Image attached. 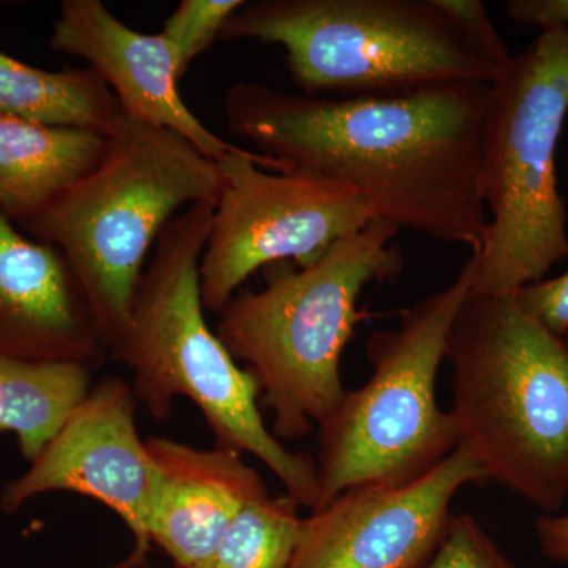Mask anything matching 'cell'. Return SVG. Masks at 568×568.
Here are the masks:
<instances>
[{
  "mask_svg": "<svg viewBox=\"0 0 568 568\" xmlns=\"http://www.w3.org/2000/svg\"><path fill=\"white\" fill-rule=\"evenodd\" d=\"M504 13L510 21L541 31L568 29V0H508Z\"/></svg>",
  "mask_w": 568,
  "mask_h": 568,
  "instance_id": "603a6c76",
  "label": "cell"
},
{
  "mask_svg": "<svg viewBox=\"0 0 568 568\" xmlns=\"http://www.w3.org/2000/svg\"><path fill=\"white\" fill-rule=\"evenodd\" d=\"M567 118L568 29L541 31L489 84L481 194L491 219L473 294L510 297L568 260L556 170Z\"/></svg>",
  "mask_w": 568,
  "mask_h": 568,
  "instance_id": "8992f818",
  "label": "cell"
},
{
  "mask_svg": "<svg viewBox=\"0 0 568 568\" xmlns=\"http://www.w3.org/2000/svg\"><path fill=\"white\" fill-rule=\"evenodd\" d=\"M215 203H196L163 227L141 276L129 325L110 355L132 369L138 403L156 420L179 396L192 399L215 447L264 463L298 506L320 500L316 459L291 452L264 424L256 377L241 368L209 327L200 291V261Z\"/></svg>",
  "mask_w": 568,
  "mask_h": 568,
  "instance_id": "7a4b0ae2",
  "label": "cell"
},
{
  "mask_svg": "<svg viewBox=\"0 0 568 568\" xmlns=\"http://www.w3.org/2000/svg\"><path fill=\"white\" fill-rule=\"evenodd\" d=\"M452 418L488 481L559 514L568 499V343L510 297L470 294L448 336Z\"/></svg>",
  "mask_w": 568,
  "mask_h": 568,
  "instance_id": "3957f363",
  "label": "cell"
},
{
  "mask_svg": "<svg viewBox=\"0 0 568 568\" xmlns=\"http://www.w3.org/2000/svg\"><path fill=\"white\" fill-rule=\"evenodd\" d=\"M136 406L132 384L104 377L29 469L7 485L0 508L14 514L33 497L54 491L91 497L132 532V556L119 568L144 567L159 470L138 432Z\"/></svg>",
  "mask_w": 568,
  "mask_h": 568,
  "instance_id": "30bf717a",
  "label": "cell"
},
{
  "mask_svg": "<svg viewBox=\"0 0 568 568\" xmlns=\"http://www.w3.org/2000/svg\"><path fill=\"white\" fill-rule=\"evenodd\" d=\"M92 373L84 365L0 357V433L17 436L29 463L91 394Z\"/></svg>",
  "mask_w": 568,
  "mask_h": 568,
  "instance_id": "e0dca14e",
  "label": "cell"
},
{
  "mask_svg": "<svg viewBox=\"0 0 568 568\" xmlns=\"http://www.w3.org/2000/svg\"><path fill=\"white\" fill-rule=\"evenodd\" d=\"M477 267L470 254L446 290L418 301L398 327L369 336L372 377L346 390L320 424L316 508L347 489L413 484L459 446L454 418L437 406L436 377L447 361L452 327L473 294Z\"/></svg>",
  "mask_w": 568,
  "mask_h": 568,
  "instance_id": "ba28073f",
  "label": "cell"
},
{
  "mask_svg": "<svg viewBox=\"0 0 568 568\" xmlns=\"http://www.w3.org/2000/svg\"><path fill=\"white\" fill-rule=\"evenodd\" d=\"M489 84L444 82L402 95H295L237 82L224 95L235 136L293 170L351 186L375 219L478 256Z\"/></svg>",
  "mask_w": 568,
  "mask_h": 568,
  "instance_id": "6da1fadb",
  "label": "cell"
},
{
  "mask_svg": "<svg viewBox=\"0 0 568 568\" xmlns=\"http://www.w3.org/2000/svg\"><path fill=\"white\" fill-rule=\"evenodd\" d=\"M108 138L95 170L17 226L65 254L110 353L163 227L190 205L216 204L223 178L178 133L130 115Z\"/></svg>",
  "mask_w": 568,
  "mask_h": 568,
  "instance_id": "277c9868",
  "label": "cell"
},
{
  "mask_svg": "<svg viewBox=\"0 0 568 568\" xmlns=\"http://www.w3.org/2000/svg\"><path fill=\"white\" fill-rule=\"evenodd\" d=\"M224 41L280 44L305 95H402L425 85L491 84L497 67L435 0H256L220 32Z\"/></svg>",
  "mask_w": 568,
  "mask_h": 568,
  "instance_id": "52a82bcc",
  "label": "cell"
},
{
  "mask_svg": "<svg viewBox=\"0 0 568 568\" xmlns=\"http://www.w3.org/2000/svg\"><path fill=\"white\" fill-rule=\"evenodd\" d=\"M110 138L89 130L39 125L0 115V212L31 219L95 170Z\"/></svg>",
  "mask_w": 568,
  "mask_h": 568,
  "instance_id": "9a60e30c",
  "label": "cell"
},
{
  "mask_svg": "<svg viewBox=\"0 0 568 568\" xmlns=\"http://www.w3.org/2000/svg\"><path fill=\"white\" fill-rule=\"evenodd\" d=\"M215 163L223 190L200 261V291L216 315L261 267L312 265L375 220L351 186L264 153L242 148Z\"/></svg>",
  "mask_w": 568,
  "mask_h": 568,
  "instance_id": "9c48e42d",
  "label": "cell"
},
{
  "mask_svg": "<svg viewBox=\"0 0 568 568\" xmlns=\"http://www.w3.org/2000/svg\"><path fill=\"white\" fill-rule=\"evenodd\" d=\"M515 302L526 315L537 321L549 334L566 339L568 336V271L551 280L519 287Z\"/></svg>",
  "mask_w": 568,
  "mask_h": 568,
  "instance_id": "44dd1931",
  "label": "cell"
},
{
  "mask_svg": "<svg viewBox=\"0 0 568 568\" xmlns=\"http://www.w3.org/2000/svg\"><path fill=\"white\" fill-rule=\"evenodd\" d=\"M244 0H182L164 21L160 36L171 44L183 73L220 39L223 26Z\"/></svg>",
  "mask_w": 568,
  "mask_h": 568,
  "instance_id": "d6986e66",
  "label": "cell"
},
{
  "mask_svg": "<svg viewBox=\"0 0 568 568\" xmlns=\"http://www.w3.org/2000/svg\"><path fill=\"white\" fill-rule=\"evenodd\" d=\"M0 115L110 136L125 112L91 67L37 69L0 51Z\"/></svg>",
  "mask_w": 568,
  "mask_h": 568,
  "instance_id": "2e32d148",
  "label": "cell"
},
{
  "mask_svg": "<svg viewBox=\"0 0 568 568\" xmlns=\"http://www.w3.org/2000/svg\"><path fill=\"white\" fill-rule=\"evenodd\" d=\"M50 44L84 59L130 118L178 133L212 162L241 151L183 102L179 81L185 73L171 44L160 33L149 36L123 24L102 0H63Z\"/></svg>",
  "mask_w": 568,
  "mask_h": 568,
  "instance_id": "7c38bea8",
  "label": "cell"
},
{
  "mask_svg": "<svg viewBox=\"0 0 568 568\" xmlns=\"http://www.w3.org/2000/svg\"><path fill=\"white\" fill-rule=\"evenodd\" d=\"M298 510L287 495L254 500L231 523L203 568H290L304 519Z\"/></svg>",
  "mask_w": 568,
  "mask_h": 568,
  "instance_id": "ac0fdd59",
  "label": "cell"
},
{
  "mask_svg": "<svg viewBox=\"0 0 568 568\" xmlns=\"http://www.w3.org/2000/svg\"><path fill=\"white\" fill-rule=\"evenodd\" d=\"M108 355L65 254L0 212V357L95 372Z\"/></svg>",
  "mask_w": 568,
  "mask_h": 568,
  "instance_id": "4fadbf2b",
  "label": "cell"
},
{
  "mask_svg": "<svg viewBox=\"0 0 568 568\" xmlns=\"http://www.w3.org/2000/svg\"><path fill=\"white\" fill-rule=\"evenodd\" d=\"M566 342L568 343V336H567V338H566Z\"/></svg>",
  "mask_w": 568,
  "mask_h": 568,
  "instance_id": "d4e9b609",
  "label": "cell"
},
{
  "mask_svg": "<svg viewBox=\"0 0 568 568\" xmlns=\"http://www.w3.org/2000/svg\"><path fill=\"white\" fill-rule=\"evenodd\" d=\"M159 470L149 540L178 568H203L231 523L271 495L244 455L168 437L145 439Z\"/></svg>",
  "mask_w": 568,
  "mask_h": 568,
  "instance_id": "5bb4252c",
  "label": "cell"
},
{
  "mask_svg": "<svg viewBox=\"0 0 568 568\" xmlns=\"http://www.w3.org/2000/svg\"><path fill=\"white\" fill-rule=\"evenodd\" d=\"M488 478L458 446L405 487L347 489L302 519L290 568H425L446 537L452 500Z\"/></svg>",
  "mask_w": 568,
  "mask_h": 568,
  "instance_id": "8fae6325",
  "label": "cell"
},
{
  "mask_svg": "<svg viewBox=\"0 0 568 568\" xmlns=\"http://www.w3.org/2000/svg\"><path fill=\"white\" fill-rule=\"evenodd\" d=\"M425 568H521L500 551L469 514L454 515L446 537Z\"/></svg>",
  "mask_w": 568,
  "mask_h": 568,
  "instance_id": "ffe728a7",
  "label": "cell"
},
{
  "mask_svg": "<svg viewBox=\"0 0 568 568\" xmlns=\"http://www.w3.org/2000/svg\"><path fill=\"white\" fill-rule=\"evenodd\" d=\"M398 231L375 219L316 263L272 275L257 293L239 291L219 313L215 334L256 377L280 443L304 439L345 396L339 364L365 317L358 297L405 267L392 245Z\"/></svg>",
  "mask_w": 568,
  "mask_h": 568,
  "instance_id": "5b68a950",
  "label": "cell"
},
{
  "mask_svg": "<svg viewBox=\"0 0 568 568\" xmlns=\"http://www.w3.org/2000/svg\"><path fill=\"white\" fill-rule=\"evenodd\" d=\"M435 2L497 69L511 58L506 41L489 20L487 7L481 0H435Z\"/></svg>",
  "mask_w": 568,
  "mask_h": 568,
  "instance_id": "7402d4cb",
  "label": "cell"
},
{
  "mask_svg": "<svg viewBox=\"0 0 568 568\" xmlns=\"http://www.w3.org/2000/svg\"><path fill=\"white\" fill-rule=\"evenodd\" d=\"M536 536L541 556L568 564V510L540 515L536 521Z\"/></svg>",
  "mask_w": 568,
  "mask_h": 568,
  "instance_id": "cb8c5ba5",
  "label": "cell"
}]
</instances>
